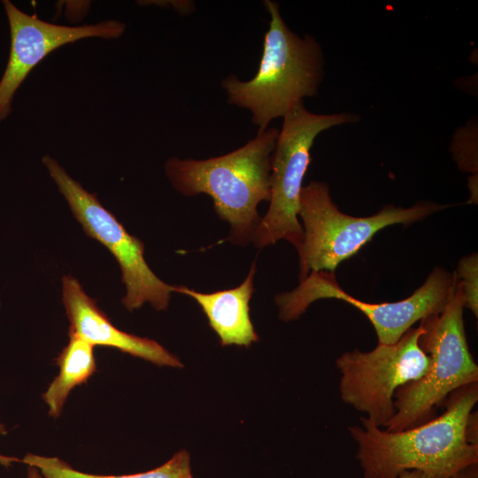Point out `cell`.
<instances>
[{"mask_svg":"<svg viewBox=\"0 0 478 478\" xmlns=\"http://www.w3.org/2000/svg\"><path fill=\"white\" fill-rule=\"evenodd\" d=\"M478 382L449 395L439 416L413 428L390 432L366 417L348 427L357 443L356 458L364 478H397L420 470L443 478H458L478 465Z\"/></svg>","mask_w":478,"mask_h":478,"instance_id":"obj_1","label":"cell"},{"mask_svg":"<svg viewBox=\"0 0 478 478\" xmlns=\"http://www.w3.org/2000/svg\"><path fill=\"white\" fill-rule=\"evenodd\" d=\"M279 135L268 127L242 147L222 156L198 160L171 158L165 171L184 196L212 197L217 215L230 225L228 240L247 245L260 221L258 205L271 196V159Z\"/></svg>","mask_w":478,"mask_h":478,"instance_id":"obj_2","label":"cell"},{"mask_svg":"<svg viewBox=\"0 0 478 478\" xmlns=\"http://www.w3.org/2000/svg\"><path fill=\"white\" fill-rule=\"evenodd\" d=\"M263 3L270 22L258 72L246 81L230 74L220 82L229 104L250 111L258 133L318 94L325 64L321 46L312 35L300 36L289 28L278 3Z\"/></svg>","mask_w":478,"mask_h":478,"instance_id":"obj_3","label":"cell"},{"mask_svg":"<svg viewBox=\"0 0 478 478\" xmlns=\"http://www.w3.org/2000/svg\"><path fill=\"white\" fill-rule=\"evenodd\" d=\"M464 308L461 284L455 274L453 292L444 309L420 321L424 331L419 343L429 356L428 370L397 389L396 412L386 430L402 431L432 420L451 393L478 382V366L466 336Z\"/></svg>","mask_w":478,"mask_h":478,"instance_id":"obj_4","label":"cell"},{"mask_svg":"<svg viewBox=\"0 0 478 478\" xmlns=\"http://www.w3.org/2000/svg\"><path fill=\"white\" fill-rule=\"evenodd\" d=\"M448 206L420 201L407 208L388 204L371 216H351L337 208L326 182L311 181L302 189L298 211L304 231L298 251L300 281L311 272H334L384 227L411 225Z\"/></svg>","mask_w":478,"mask_h":478,"instance_id":"obj_5","label":"cell"},{"mask_svg":"<svg viewBox=\"0 0 478 478\" xmlns=\"http://www.w3.org/2000/svg\"><path fill=\"white\" fill-rule=\"evenodd\" d=\"M359 119L351 112L314 113L306 109L304 102L283 118L271 159L270 204L253 235L251 243L255 247L261 249L287 240L299 251L304 231L298 211L313 143L323 131L356 123Z\"/></svg>","mask_w":478,"mask_h":478,"instance_id":"obj_6","label":"cell"},{"mask_svg":"<svg viewBox=\"0 0 478 478\" xmlns=\"http://www.w3.org/2000/svg\"><path fill=\"white\" fill-rule=\"evenodd\" d=\"M423 331L420 324L394 343H378L369 351L354 349L341 354L335 365L341 374L343 402L366 414L376 427L386 428L396 412L397 389L421 378L428 370L429 356L419 343Z\"/></svg>","mask_w":478,"mask_h":478,"instance_id":"obj_7","label":"cell"},{"mask_svg":"<svg viewBox=\"0 0 478 478\" xmlns=\"http://www.w3.org/2000/svg\"><path fill=\"white\" fill-rule=\"evenodd\" d=\"M42 161L85 233L104 245L118 261L126 288L124 306L132 312L149 303L157 311L166 310L175 286L160 280L150 268L143 242L130 235L96 196L73 179L56 159L45 155Z\"/></svg>","mask_w":478,"mask_h":478,"instance_id":"obj_8","label":"cell"},{"mask_svg":"<svg viewBox=\"0 0 478 478\" xmlns=\"http://www.w3.org/2000/svg\"><path fill=\"white\" fill-rule=\"evenodd\" d=\"M455 274L436 266L425 282L410 297L397 302L370 304L345 292L334 272H311L293 290L275 297L279 316L284 321L297 320L316 300L335 298L356 307L374 327L378 343L391 344L423 319L440 313L454 289Z\"/></svg>","mask_w":478,"mask_h":478,"instance_id":"obj_9","label":"cell"},{"mask_svg":"<svg viewBox=\"0 0 478 478\" xmlns=\"http://www.w3.org/2000/svg\"><path fill=\"white\" fill-rule=\"evenodd\" d=\"M11 34V49L6 68L0 80V122L12 112L15 92L29 72L54 50L70 42L89 38L117 39L126 25L116 19L96 24L64 26L29 15L11 1H3Z\"/></svg>","mask_w":478,"mask_h":478,"instance_id":"obj_10","label":"cell"},{"mask_svg":"<svg viewBox=\"0 0 478 478\" xmlns=\"http://www.w3.org/2000/svg\"><path fill=\"white\" fill-rule=\"evenodd\" d=\"M62 300L70 321L68 334L93 346L112 347L160 366H183L176 356L156 341L117 328L71 275L62 278Z\"/></svg>","mask_w":478,"mask_h":478,"instance_id":"obj_11","label":"cell"},{"mask_svg":"<svg viewBox=\"0 0 478 478\" xmlns=\"http://www.w3.org/2000/svg\"><path fill=\"white\" fill-rule=\"evenodd\" d=\"M256 263L239 286L212 293H202L185 286H175V292L192 297L206 315L209 325L222 346L249 347L258 340L250 318L249 302L254 292Z\"/></svg>","mask_w":478,"mask_h":478,"instance_id":"obj_12","label":"cell"},{"mask_svg":"<svg viewBox=\"0 0 478 478\" xmlns=\"http://www.w3.org/2000/svg\"><path fill=\"white\" fill-rule=\"evenodd\" d=\"M68 335L69 343L56 358L59 373L42 395L49 414L54 418L61 413L70 391L85 383L96 370L94 346L75 335Z\"/></svg>","mask_w":478,"mask_h":478,"instance_id":"obj_13","label":"cell"},{"mask_svg":"<svg viewBox=\"0 0 478 478\" xmlns=\"http://www.w3.org/2000/svg\"><path fill=\"white\" fill-rule=\"evenodd\" d=\"M36 467L44 478H193L190 455L181 450L160 466L143 473L123 475H99L80 472L57 457H44L27 453L23 460Z\"/></svg>","mask_w":478,"mask_h":478,"instance_id":"obj_14","label":"cell"},{"mask_svg":"<svg viewBox=\"0 0 478 478\" xmlns=\"http://www.w3.org/2000/svg\"><path fill=\"white\" fill-rule=\"evenodd\" d=\"M461 284L464 307L478 316V257L477 253L461 258L455 272Z\"/></svg>","mask_w":478,"mask_h":478,"instance_id":"obj_15","label":"cell"},{"mask_svg":"<svg viewBox=\"0 0 478 478\" xmlns=\"http://www.w3.org/2000/svg\"><path fill=\"white\" fill-rule=\"evenodd\" d=\"M477 465L470 467L458 478H478ZM397 478H443L428 474L420 470H409L403 472Z\"/></svg>","mask_w":478,"mask_h":478,"instance_id":"obj_16","label":"cell"},{"mask_svg":"<svg viewBox=\"0 0 478 478\" xmlns=\"http://www.w3.org/2000/svg\"><path fill=\"white\" fill-rule=\"evenodd\" d=\"M0 434H6L5 428L1 423H0ZM19 461L20 460L15 457H8V456L0 454V464L5 467H9L12 462H19Z\"/></svg>","mask_w":478,"mask_h":478,"instance_id":"obj_17","label":"cell"},{"mask_svg":"<svg viewBox=\"0 0 478 478\" xmlns=\"http://www.w3.org/2000/svg\"><path fill=\"white\" fill-rule=\"evenodd\" d=\"M27 478H44V477L42 475V474L36 467L33 466H28Z\"/></svg>","mask_w":478,"mask_h":478,"instance_id":"obj_18","label":"cell"}]
</instances>
